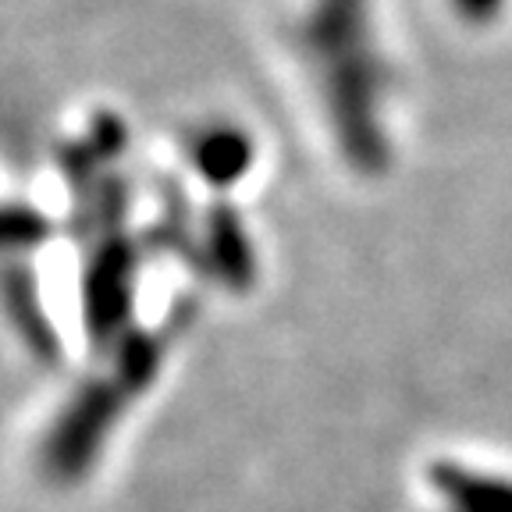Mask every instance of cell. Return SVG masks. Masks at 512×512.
Here are the masks:
<instances>
[{"label":"cell","instance_id":"cell-1","mask_svg":"<svg viewBox=\"0 0 512 512\" xmlns=\"http://www.w3.org/2000/svg\"><path fill=\"white\" fill-rule=\"evenodd\" d=\"M434 488L448 498L456 512H512V484L498 477H484L466 466L438 463L431 466Z\"/></svg>","mask_w":512,"mask_h":512},{"label":"cell","instance_id":"cell-2","mask_svg":"<svg viewBox=\"0 0 512 512\" xmlns=\"http://www.w3.org/2000/svg\"><path fill=\"white\" fill-rule=\"evenodd\" d=\"M192 164L210 185H232L246 175L249 146L235 132H210L192 146Z\"/></svg>","mask_w":512,"mask_h":512},{"label":"cell","instance_id":"cell-3","mask_svg":"<svg viewBox=\"0 0 512 512\" xmlns=\"http://www.w3.org/2000/svg\"><path fill=\"white\" fill-rule=\"evenodd\" d=\"M210 228H214V260L224 267V274H228V278L246 281L249 278V253H246V246H242L239 221L221 210Z\"/></svg>","mask_w":512,"mask_h":512},{"label":"cell","instance_id":"cell-4","mask_svg":"<svg viewBox=\"0 0 512 512\" xmlns=\"http://www.w3.org/2000/svg\"><path fill=\"white\" fill-rule=\"evenodd\" d=\"M47 235V221L32 214V210H18L11 207V217H8V239L11 242H22V246H32V242H40Z\"/></svg>","mask_w":512,"mask_h":512}]
</instances>
